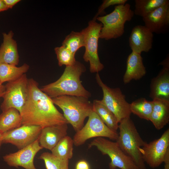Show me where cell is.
<instances>
[{"mask_svg":"<svg viewBox=\"0 0 169 169\" xmlns=\"http://www.w3.org/2000/svg\"><path fill=\"white\" fill-rule=\"evenodd\" d=\"M85 70V66L76 61L74 64L66 66L57 80L40 89L51 98L62 95L81 96L89 98L91 94L84 87L80 80L81 75Z\"/></svg>","mask_w":169,"mask_h":169,"instance_id":"2","label":"cell"},{"mask_svg":"<svg viewBox=\"0 0 169 169\" xmlns=\"http://www.w3.org/2000/svg\"><path fill=\"white\" fill-rule=\"evenodd\" d=\"M5 85H3L0 88V100L1 97H2L5 92Z\"/></svg>","mask_w":169,"mask_h":169,"instance_id":"35","label":"cell"},{"mask_svg":"<svg viewBox=\"0 0 169 169\" xmlns=\"http://www.w3.org/2000/svg\"><path fill=\"white\" fill-rule=\"evenodd\" d=\"M93 110L101 120L112 131L117 132L119 122L114 115L103 103L101 100H94L93 103Z\"/></svg>","mask_w":169,"mask_h":169,"instance_id":"22","label":"cell"},{"mask_svg":"<svg viewBox=\"0 0 169 169\" xmlns=\"http://www.w3.org/2000/svg\"><path fill=\"white\" fill-rule=\"evenodd\" d=\"M95 146L103 155H107L111 161L110 169H139L132 159L120 148L117 143L104 137L95 138L89 144L88 148Z\"/></svg>","mask_w":169,"mask_h":169,"instance_id":"6","label":"cell"},{"mask_svg":"<svg viewBox=\"0 0 169 169\" xmlns=\"http://www.w3.org/2000/svg\"><path fill=\"white\" fill-rule=\"evenodd\" d=\"M3 85L0 82V88Z\"/></svg>","mask_w":169,"mask_h":169,"instance_id":"37","label":"cell"},{"mask_svg":"<svg viewBox=\"0 0 169 169\" xmlns=\"http://www.w3.org/2000/svg\"><path fill=\"white\" fill-rule=\"evenodd\" d=\"M86 124L74 135V145L78 146L84 144L88 139L94 137H107L116 141L118 134L108 127L93 110L88 117Z\"/></svg>","mask_w":169,"mask_h":169,"instance_id":"8","label":"cell"},{"mask_svg":"<svg viewBox=\"0 0 169 169\" xmlns=\"http://www.w3.org/2000/svg\"><path fill=\"white\" fill-rule=\"evenodd\" d=\"M169 150V129L158 139L147 143L144 142L140 148L143 159L152 168L159 166L164 162Z\"/></svg>","mask_w":169,"mask_h":169,"instance_id":"11","label":"cell"},{"mask_svg":"<svg viewBox=\"0 0 169 169\" xmlns=\"http://www.w3.org/2000/svg\"><path fill=\"white\" fill-rule=\"evenodd\" d=\"M102 25L93 19L89 22L88 26L83 29L85 34V51L83 59L90 63V70L92 73L102 70L104 66L100 61L98 54V42Z\"/></svg>","mask_w":169,"mask_h":169,"instance_id":"10","label":"cell"},{"mask_svg":"<svg viewBox=\"0 0 169 169\" xmlns=\"http://www.w3.org/2000/svg\"><path fill=\"white\" fill-rule=\"evenodd\" d=\"M127 1V0H105L103 1L99 8L97 13L93 19L96 20V18L99 15L102 14L104 12V10L109 6L115 5H123L125 4Z\"/></svg>","mask_w":169,"mask_h":169,"instance_id":"30","label":"cell"},{"mask_svg":"<svg viewBox=\"0 0 169 169\" xmlns=\"http://www.w3.org/2000/svg\"><path fill=\"white\" fill-rule=\"evenodd\" d=\"M74 142L69 136L63 138L51 150V153L62 159L69 160L72 158Z\"/></svg>","mask_w":169,"mask_h":169,"instance_id":"25","label":"cell"},{"mask_svg":"<svg viewBox=\"0 0 169 169\" xmlns=\"http://www.w3.org/2000/svg\"><path fill=\"white\" fill-rule=\"evenodd\" d=\"M28 89L27 100L20 113L22 125H36L43 128L68 124L51 98L41 90L38 83L33 78L28 79Z\"/></svg>","mask_w":169,"mask_h":169,"instance_id":"1","label":"cell"},{"mask_svg":"<svg viewBox=\"0 0 169 169\" xmlns=\"http://www.w3.org/2000/svg\"><path fill=\"white\" fill-rule=\"evenodd\" d=\"M51 99L63 110L65 118L76 132L83 127L85 119L93 111V103L88 98L62 95Z\"/></svg>","mask_w":169,"mask_h":169,"instance_id":"3","label":"cell"},{"mask_svg":"<svg viewBox=\"0 0 169 169\" xmlns=\"http://www.w3.org/2000/svg\"><path fill=\"white\" fill-rule=\"evenodd\" d=\"M84 42L85 34L83 29L79 32H71L63 41L62 46L75 54L79 48L84 47Z\"/></svg>","mask_w":169,"mask_h":169,"instance_id":"27","label":"cell"},{"mask_svg":"<svg viewBox=\"0 0 169 169\" xmlns=\"http://www.w3.org/2000/svg\"><path fill=\"white\" fill-rule=\"evenodd\" d=\"M12 31L3 33V42L0 47V63L17 66L19 62V55L16 42L13 38Z\"/></svg>","mask_w":169,"mask_h":169,"instance_id":"18","label":"cell"},{"mask_svg":"<svg viewBox=\"0 0 169 169\" xmlns=\"http://www.w3.org/2000/svg\"><path fill=\"white\" fill-rule=\"evenodd\" d=\"M163 162L164 163V169H169V150L166 153Z\"/></svg>","mask_w":169,"mask_h":169,"instance_id":"33","label":"cell"},{"mask_svg":"<svg viewBox=\"0 0 169 169\" xmlns=\"http://www.w3.org/2000/svg\"><path fill=\"white\" fill-rule=\"evenodd\" d=\"M153 107L149 120L155 128L160 130L169 122V101L160 100H153Z\"/></svg>","mask_w":169,"mask_h":169,"instance_id":"20","label":"cell"},{"mask_svg":"<svg viewBox=\"0 0 169 169\" xmlns=\"http://www.w3.org/2000/svg\"><path fill=\"white\" fill-rule=\"evenodd\" d=\"M2 134L0 132V149L2 143Z\"/></svg>","mask_w":169,"mask_h":169,"instance_id":"36","label":"cell"},{"mask_svg":"<svg viewBox=\"0 0 169 169\" xmlns=\"http://www.w3.org/2000/svg\"><path fill=\"white\" fill-rule=\"evenodd\" d=\"M153 102L144 98L137 99L130 104L131 113L139 118L149 120L153 107Z\"/></svg>","mask_w":169,"mask_h":169,"instance_id":"24","label":"cell"},{"mask_svg":"<svg viewBox=\"0 0 169 169\" xmlns=\"http://www.w3.org/2000/svg\"><path fill=\"white\" fill-rule=\"evenodd\" d=\"M8 9L7 7L3 0H0V12L6 11Z\"/></svg>","mask_w":169,"mask_h":169,"instance_id":"34","label":"cell"},{"mask_svg":"<svg viewBox=\"0 0 169 169\" xmlns=\"http://www.w3.org/2000/svg\"><path fill=\"white\" fill-rule=\"evenodd\" d=\"M76 169H90L88 163L84 160L79 161L76 166Z\"/></svg>","mask_w":169,"mask_h":169,"instance_id":"31","label":"cell"},{"mask_svg":"<svg viewBox=\"0 0 169 169\" xmlns=\"http://www.w3.org/2000/svg\"><path fill=\"white\" fill-rule=\"evenodd\" d=\"M162 68L157 75L151 81L150 97L153 100L160 99L169 101V56L161 63Z\"/></svg>","mask_w":169,"mask_h":169,"instance_id":"14","label":"cell"},{"mask_svg":"<svg viewBox=\"0 0 169 169\" xmlns=\"http://www.w3.org/2000/svg\"><path fill=\"white\" fill-rule=\"evenodd\" d=\"M39 159L44 161L46 169H69V160L59 158L51 153L43 152L39 156Z\"/></svg>","mask_w":169,"mask_h":169,"instance_id":"28","label":"cell"},{"mask_svg":"<svg viewBox=\"0 0 169 169\" xmlns=\"http://www.w3.org/2000/svg\"><path fill=\"white\" fill-rule=\"evenodd\" d=\"M68 124L52 125L43 128L38 140L43 148L50 151L67 135Z\"/></svg>","mask_w":169,"mask_h":169,"instance_id":"17","label":"cell"},{"mask_svg":"<svg viewBox=\"0 0 169 169\" xmlns=\"http://www.w3.org/2000/svg\"><path fill=\"white\" fill-rule=\"evenodd\" d=\"M4 3L8 8H12L15 5L19 2L20 0H3Z\"/></svg>","mask_w":169,"mask_h":169,"instance_id":"32","label":"cell"},{"mask_svg":"<svg viewBox=\"0 0 169 169\" xmlns=\"http://www.w3.org/2000/svg\"><path fill=\"white\" fill-rule=\"evenodd\" d=\"M134 14L142 18L169 2V0H135Z\"/></svg>","mask_w":169,"mask_h":169,"instance_id":"26","label":"cell"},{"mask_svg":"<svg viewBox=\"0 0 169 169\" xmlns=\"http://www.w3.org/2000/svg\"><path fill=\"white\" fill-rule=\"evenodd\" d=\"M28 80L25 74L7 83L5 85V93L2 97L3 101L0 105L2 111L14 108L20 113L28 95Z\"/></svg>","mask_w":169,"mask_h":169,"instance_id":"9","label":"cell"},{"mask_svg":"<svg viewBox=\"0 0 169 169\" xmlns=\"http://www.w3.org/2000/svg\"><path fill=\"white\" fill-rule=\"evenodd\" d=\"M146 73L141 54L132 51L127 59L126 70L123 77L124 83L126 84L133 79H140Z\"/></svg>","mask_w":169,"mask_h":169,"instance_id":"19","label":"cell"},{"mask_svg":"<svg viewBox=\"0 0 169 169\" xmlns=\"http://www.w3.org/2000/svg\"><path fill=\"white\" fill-rule=\"evenodd\" d=\"M22 125V119L19 111L11 108L2 111L0 115V132L3 134Z\"/></svg>","mask_w":169,"mask_h":169,"instance_id":"21","label":"cell"},{"mask_svg":"<svg viewBox=\"0 0 169 169\" xmlns=\"http://www.w3.org/2000/svg\"><path fill=\"white\" fill-rule=\"evenodd\" d=\"M42 128L23 125L2 134V143H10L19 149L30 144L38 139Z\"/></svg>","mask_w":169,"mask_h":169,"instance_id":"12","label":"cell"},{"mask_svg":"<svg viewBox=\"0 0 169 169\" xmlns=\"http://www.w3.org/2000/svg\"><path fill=\"white\" fill-rule=\"evenodd\" d=\"M119 132L116 142L122 150L129 156L139 169H146L140 152L145 141L138 132L130 118H125L119 123Z\"/></svg>","mask_w":169,"mask_h":169,"instance_id":"4","label":"cell"},{"mask_svg":"<svg viewBox=\"0 0 169 169\" xmlns=\"http://www.w3.org/2000/svg\"><path fill=\"white\" fill-rule=\"evenodd\" d=\"M43 148L38 139L16 152L5 155L3 156V160L10 166L37 169L34 164V158L37 153Z\"/></svg>","mask_w":169,"mask_h":169,"instance_id":"13","label":"cell"},{"mask_svg":"<svg viewBox=\"0 0 169 169\" xmlns=\"http://www.w3.org/2000/svg\"><path fill=\"white\" fill-rule=\"evenodd\" d=\"M95 79L103 92L102 102L114 115L119 123L124 119L130 118L131 113L130 104L126 100L120 89L107 86L102 82L98 73L96 74Z\"/></svg>","mask_w":169,"mask_h":169,"instance_id":"7","label":"cell"},{"mask_svg":"<svg viewBox=\"0 0 169 169\" xmlns=\"http://www.w3.org/2000/svg\"><path fill=\"white\" fill-rule=\"evenodd\" d=\"M145 26L153 33H165L169 28V2L142 18Z\"/></svg>","mask_w":169,"mask_h":169,"instance_id":"15","label":"cell"},{"mask_svg":"<svg viewBox=\"0 0 169 169\" xmlns=\"http://www.w3.org/2000/svg\"><path fill=\"white\" fill-rule=\"evenodd\" d=\"M134 15L129 3L116 5L114 10L105 16H98L96 19L102 26L100 38L108 40L121 37L124 32L125 24L130 21Z\"/></svg>","mask_w":169,"mask_h":169,"instance_id":"5","label":"cell"},{"mask_svg":"<svg viewBox=\"0 0 169 169\" xmlns=\"http://www.w3.org/2000/svg\"><path fill=\"white\" fill-rule=\"evenodd\" d=\"M29 68V65L24 64L20 67L0 63V82L2 84L6 82L15 80L26 74Z\"/></svg>","mask_w":169,"mask_h":169,"instance_id":"23","label":"cell"},{"mask_svg":"<svg viewBox=\"0 0 169 169\" xmlns=\"http://www.w3.org/2000/svg\"><path fill=\"white\" fill-rule=\"evenodd\" d=\"M154 35L145 26L137 25L132 29L129 38V46L132 51L141 54L148 52L152 48Z\"/></svg>","mask_w":169,"mask_h":169,"instance_id":"16","label":"cell"},{"mask_svg":"<svg viewBox=\"0 0 169 169\" xmlns=\"http://www.w3.org/2000/svg\"><path fill=\"white\" fill-rule=\"evenodd\" d=\"M54 51L57 55L58 65L60 66L63 65L71 66L76 62L75 54L64 47L62 46L56 47Z\"/></svg>","mask_w":169,"mask_h":169,"instance_id":"29","label":"cell"}]
</instances>
